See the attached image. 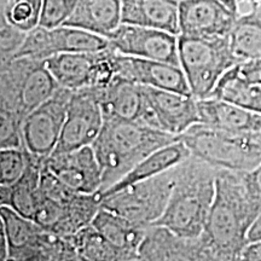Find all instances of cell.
<instances>
[{"instance_id": "1", "label": "cell", "mask_w": 261, "mask_h": 261, "mask_svg": "<svg viewBox=\"0 0 261 261\" xmlns=\"http://www.w3.org/2000/svg\"><path fill=\"white\" fill-rule=\"evenodd\" d=\"M259 213L248 195L242 172L219 169L213 204L200 236L207 260H241L248 246V231Z\"/></svg>"}, {"instance_id": "2", "label": "cell", "mask_w": 261, "mask_h": 261, "mask_svg": "<svg viewBox=\"0 0 261 261\" xmlns=\"http://www.w3.org/2000/svg\"><path fill=\"white\" fill-rule=\"evenodd\" d=\"M180 139L138 121L104 117L92 148L102 169V189L108 190L155 150Z\"/></svg>"}, {"instance_id": "3", "label": "cell", "mask_w": 261, "mask_h": 261, "mask_svg": "<svg viewBox=\"0 0 261 261\" xmlns=\"http://www.w3.org/2000/svg\"><path fill=\"white\" fill-rule=\"evenodd\" d=\"M218 171L194 155L175 166L168 204L152 225H161L184 237H200L214 201Z\"/></svg>"}, {"instance_id": "4", "label": "cell", "mask_w": 261, "mask_h": 261, "mask_svg": "<svg viewBox=\"0 0 261 261\" xmlns=\"http://www.w3.org/2000/svg\"><path fill=\"white\" fill-rule=\"evenodd\" d=\"M191 155L218 169L252 171L261 163V138L195 123L180 136Z\"/></svg>"}, {"instance_id": "5", "label": "cell", "mask_w": 261, "mask_h": 261, "mask_svg": "<svg viewBox=\"0 0 261 261\" xmlns=\"http://www.w3.org/2000/svg\"><path fill=\"white\" fill-rule=\"evenodd\" d=\"M58 87L45 61L17 57L0 64V110L14 113L23 121Z\"/></svg>"}, {"instance_id": "6", "label": "cell", "mask_w": 261, "mask_h": 261, "mask_svg": "<svg viewBox=\"0 0 261 261\" xmlns=\"http://www.w3.org/2000/svg\"><path fill=\"white\" fill-rule=\"evenodd\" d=\"M180 67L197 99L208 98L221 76L240 63L230 46L228 37H189L178 35Z\"/></svg>"}, {"instance_id": "7", "label": "cell", "mask_w": 261, "mask_h": 261, "mask_svg": "<svg viewBox=\"0 0 261 261\" xmlns=\"http://www.w3.org/2000/svg\"><path fill=\"white\" fill-rule=\"evenodd\" d=\"M174 167L156 177L137 181L103 197L102 207L143 227L156 223L165 213L173 187Z\"/></svg>"}, {"instance_id": "8", "label": "cell", "mask_w": 261, "mask_h": 261, "mask_svg": "<svg viewBox=\"0 0 261 261\" xmlns=\"http://www.w3.org/2000/svg\"><path fill=\"white\" fill-rule=\"evenodd\" d=\"M73 90L60 86L52 96L25 116L23 146L32 154L46 159L60 142Z\"/></svg>"}, {"instance_id": "9", "label": "cell", "mask_w": 261, "mask_h": 261, "mask_svg": "<svg viewBox=\"0 0 261 261\" xmlns=\"http://www.w3.org/2000/svg\"><path fill=\"white\" fill-rule=\"evenodd\" d=\"M103 122L99 90L94 87L74 90L68 103L60 142L52 154L92 145L102 129Z\"/></svg>"}, {"instance_id": "10", "label": "cell", "mask_w": 261, "mask_h": 261, "mask_svg": "<svg viewBox=\"0 0 261 261\" xmlns=\"http://www.w3.org/2000/svg\"><path fill=\"white\" fill-rule=\"evenodd\" d=\"M146 103L140 122L175 136L200 122L198 99L192 94L144 86Z\"/></svg>"}, {"instance_id": "11", "label": "cell", "mask_w": 261, "mask_h": 261, "mask_svg": "<svg viewBox=\"0 0 261 261\" xmlns=\"http://www.w3.org/2000/svg\"><path fill=\"white\" fill-rule=\"evenodd\" d=\"M108 40L110 48L119 54L180 65L178 35L169 32L121 23Z\"/></svg>"}, {"instance_id": "12", "label": "cell", "mask_w": 261, "mask_h": 261, "mask_svg": "<svg viewBox=\"0 0 261 261\" xmlns=\"http://www.w3.org/2000/svg\"><path fill=\"white\" fill-rule=\"evenodd\" d=\"M45 166L75 192H100L102 169L92 145L61 154H51L45 159Z\"/></svg>"}, {"instance_id": "13", "label": "cell", "mask_w": 261, "mask_h": 261, "mask_svg": "<svg viewBox=\"0 0 261 261\" xmlns=\"http://www.w3.org/2000/svg\"><path fill=\"white\" fill-rule=\"evenodd\" d=\"M238 16L219 0H180V34L189 37H228Z\"/></svg>"}, {"instance_id": "14", "label": "cell", "mask_w": 261, "mask_h": 261, "mask_svg": "<svg viewBox=\"0 0 261 261\" xmlns=\"http://www.w3.org/2000/svg\"><path fill=\"white\" fill-rule=\"evenodd\" d=\"M116 67L120 76L136 81L143 86L191 94L190 86L180 65L116 52Z\"/></svg>"}, {"instance_id": "15", "label": "cell", "mask_w": 261, "mask_h": 261, "mask_svg": "<svg viewBox=\"0 0 261 261\" xmlns=\"http://www.w3.org/2000/svg\"><path fill=\"white\" fill-rule=\"evenodd\" d=\"M139 260H207L200 237L190 238L150 225L138 248Z\"/></svg>"}, {"instance_id": "16", "label": "cell", "mask_w": 261, "mask_h": 261, "mask_svg": "<svg viewBox=\"0 0 261 261\" xmlns=\"http://www.w3.org/2000/svg\"><path fill=\"white\" fill-rule=\"evenodd\" d=\"M197 107L200 123L261 138V114L212 97L198 99Z\"/></svg>"}, {"instance_id": "17", "label": "cell", "mask_w": 261, "mask_h": 261, "mask_svg": "<svg viewBox=\"0 0 261 261\" xmlns=\"http://www.w3.org/2000/svg\"><path fill=\"white\" fill-rule=\"evenodd\" d=\"M121 23L180 34V0H121Z\"/></svg>"}, {"instance_id": "18", "label": "cell", "mask_w": 261, "mask_h": 261, "mask_svg": "<svg viewBox=\"0 0 261 261\" xmlns=\"http://www.w3.org/2000/svg\"><path fill=\"white\" fill-rule=\"evenodd\" d=\"M23 174L14 184L0 185V205H8L22 217L33 219L40 195V179L44 158L29 152Z\"/></svg>"}, {"instance_id": "19", "label": "cell", "mask_w": 261, "mask_h": 261, "mask_svg": "<svg viewBox=\"0 0 261 261\" xmlns=\"http://www.w3.org/2000/svg\"><path fill=\"white\" fill-rule=\"evenodd\" d=\"M104 117L138 121L142 120L146 103L143 85L117 75L106 89L99 90Z\"/></svg>"}, {"instance_id": "20", "label": "cell", "mask_w": 261, "mask_h": 261, "mask_svg": "<svg viewBox=\"0 0 261 261\" xmlns=\"http://www.w3.org/2000/svg\"><path fill=\"white\" fill-rule=\"evenodd\" d=\"M99 55L100 51L57 54L45 62L58 85L74 91L93 86Z\"/></svg>"}, {"instance_id": "21", "label": "cell", "mask_w": 261, "mask_h": 261, "mask_svg": "<svg viewBox=\"0 0 261 261\" xmlns=\"http://www.w3.org/2000/svg\"><path fill=\"white\" fill-rule=\"evenodd\" d=\"M190 156L191 151L185 145V143L181 139L175 140L171 144L162 146V148L151 152L149 156H146L144 160H142L138 165L130 169L121 180L117 181L115 185H113L108 190L100 192V195H102V197H106L107 195L128 187L130 184H135L137 181L156 177V175L175 167Z\"/></svg>"}, {"instance_id": "22", "label": "cell", "mask_w": 261, "mask_h": 261, "mask_svg": "<svg viewBox=\"0 0 261 261\" xmlns=\"http://www.w3.org/2000/svg\"><path fill=\"white\" fill-rule=\"evenodd\" d=\"M121 0H77L76 8L65 25L86 29L108 38L121 24Z\"/></svg>"}, {"instance_id": "23", "label": "cell", "mask_w": 261, "mask_h": 261, "mask_svg": "<svg viewBox=\"0 0 261 261\" xmlns=\"http://www.w3.org/2000/svg\"><path fill=\"white\" fill-rule=\"evenodd\" d=\"M0 224L4 227L9 244V260L33 261L42 227L33 219L22 217L8 205H2Z\"/></svg>"}, {"instance_id": "24", "label": "cell", "mask_w": 261, "mask_h": 261, "mask_svg": "<svg viewBox=\"0 0 261 261\" xmlns=\"http://www.w3.org/2000/svg\"><path fill=\"white\" fill-rule=\"evenodd\" d=\"M92 226L108 241L120 249L138 255V248L148 227L139 226L122 215L100 207L92 221Z\"/></svg>"}, {"instance_id": "25", "label": "cell", "mask_w": 261, "mask_h": 261, "mask_svg": "<svg viewBox=\"0 0 261 261\" xmlns=\"http://www.w3.org/2000/svg\"><path fill=\"white\" fill-rule=\"evenodd\" d=\"M210 97L261 114V85L244 79L238 71L237 64L221 76Z\"/></svg>"}, {"instance_id": "26", "label": "cell", "mask_w": 261, "mask_h": 261, "mask_svg": "<svg viewBox=\"0 0 261 261\" xmlns=\"http://www.w3.org/2000/svg\"><path fill=\"white\" fill-rule=\"evenodd\" d=\"M228 40L240 63L261 58V12L253 10L249 14L238 16Z\"/></svg>"}, {"instance_id": "27", "label": "cell", "mask_w": 261, "mask_h": 261, "mask_svg": "<svg viewBox=\"0 0 261 261\" xmlns=\"http://www.w3.org/2000/svg\"><path fill=\"white\" fill-rule=\"evenodd\" d=\"M75 246H76L79 261H136L139 257L130 254L126 250L120 249L119 247L108 241L102 233H99L92 226L81 228L74 233Z\"/></svg>"}, {"instance_id": "28", "label": "cell", "mask_w": 261, "mask_h": 261, "mask_svg": "<svg viewBox=\"0 0 261 261\" xmlns=\"http://www.w3.org/2000/svg\"><path fill=\"white\" fill-rule=\"evenodd\" d=\"M51 41L54 55L98 52L110 47L108 38L86 29L65 24L51 29Z\"/></svg>"}, {"instance_id": "29", "label": "cell", "mask_w": 261, "mask_h": 261, "mask_svg": "<svg viewBox=\"0 0 261 261\" xmlns=\"http://www.w3.org/2000/svg\"><path fill=\"white\" fill-rule=\"evenodd\" d=\"M42 0H0V17L24 32L39 24Z\"/></svg>"}, {"instance_id": "30", "label": "cell", "mask_w": 261, "mask_h": 261, "mask_svg": "<svg viewBox=\"0 0 261 261\" xmlns=\"http://www.w3.org/2000/svg\"><path fill=\"white\" fill-rule=\"evenodd\" d=\"M54 56L51 41V29L37 25L27 33L23 44L16 52L14 58L17 57H31L35 60L46 61L47 58ZM12 60V58H11Z\"/></svg>"}, {"instance_id": "31", "label": "cell", "mask_w": 261, "mask_h": 261, "mask_svg": "<svg viewBox=\"0 0 261 261\" xmlns=\"http://www.w3.org/2000/svg\"><path fill=\"white\" fill-rule=\"evenodd\" d=\"M27 166L25 148L0 150V185L14 184L23 174Z\"/></svg>"}, {"instance_id": "32", "label": "cell", "mask_w": 261, "mask_h": 261, "mask_svg": "<svg viewBox=\"0 0 261 261\" xmlns=\"http://www.w3.org/2000/svg\"><path fill=\"white\" fill-rule=\"evenodd\" d=\"M76 4L77 0H42L39 25L54 29L65 24Z\"/></svg>"}, {"instance_id": "33", "label": "cell", "mask_w": 261, "mask_h": 261, "mask_svg": "<svg viewBox=\"0 0 261 261\" xmlns=\"http://www.w3.org/2000/svg\"><path fill=\"white\" fill-rule=\"evenodd\" d=\"M23 120L16 114L0 110V149L23 148Z\"/></svg>"}, {"instance_id": "34", "label": "cell", "mask_w": 261, "mask_h": 261, "mask_svg": "<svg viewBox=\"0 0 261 261\" xmlns=\"http://www.w3.org/2000/svg\"><path fill=\"white\" fill-rule=\"evenodd\" d=\"M27 33L22 31L4 17H0V61L2 63L14 58L16 52L23 44Z\"/></svg>"}, {"instance_id": "35", "label": "cell", "mask_w": 261, "mask_h": 261, "mask_svg": "<svg viewBox=\"0 0 261 261\" xmlns=\"http://www.w3.org/2000/svg\"><path fill=\"white\" fill-rule=\"evenodd\" d=\"M243 181L250 200L261 212V163L252 171L242 172Z\"/></svg>"}, {"instance_id": "36", "label": "cell", "mask_w": 261, "mask_h": 261, "mask_svg": "<svg viewBox=\"0 0 261 261\" xmlns=\"http://www.w3.org/2000/svg\"><path fill=\"white\" fill-rule=\"evenodd\" d=\"M237 68L244 79L261 85V58L241 62L237 64Z\"/></svg>"}, {"instance_id": "37", "label": "cell", "mask_w": 261, "mask_h": 261, "mask_svg": "<svg viewBox=\"0 0 261 261\" xmlns=\"http://www.w3.org/2000/svg\"><path fill=\"white\" fill-rule=\"evenodd\" d=\"M241 260L261 261V241H256V242L248 244L242 252Z\"/></svg>"}, {"instance_id": "38", "label": "cell", "mask_w": 261, "mask_h": 261, "mask_svg": "<svg viewBox=\"0 0 261 261\" xmlns=\"http://www.w3.org/2000/svg\"><path fill=\"white\" fill-rule=\"evenodd\" d=\"M247 238H248V244L252 242H256V241H261V212L255 218V220L253 221L252 226L249 227Z\"/></svg>"}, {"instance_id": "39", "label": "cell", "mask_w": 261, "mask_h": 261, "mask_svg": "<svg viewBox=\"0 0 261 261\" xmlns=\"http://www.w3.org/2000/svg\"><path fill=\"white\" fill-rule=\"evenodd\" d=\"M0 260L9 261V244L4 227L0 224Z\"/></svg>"}, {"instance_id": "40", "label": "cell", "mask_w": 261, "mask_h": 261, "mask_svg": "<svg viewBox=\"0 0 261 261\" xmlns=\"http://www.w3.org/2000/svg\"><path fill=\"white\" fill-rule=\"evenodd\" d=\"M257 0H238V16L252 12Z\"/></svg>"}, {"instance_id": "41", "label": "cell", "mask_w": 261, "mask_h": 261, "mask_svg": "<svg viewBox=\"0 0 261 261\" xmlns=\"http://www.w3.org/2000/svg\"><path fill=\"white\" fill-rule=\"evenodd\" d=\"M219 2L223 3L226 8L230 9L231 11L238 16V0H219Z\"/></svg>"}, {"instance_id": "42", "label": "cell", "mask_w": 261, "mask_h": 261, "mask_svg": "<svg viewBox=\"0 0 261 261\" xmlns=\"http://www.w3.org/2000/svg\"><path fill=\"white\" fill-rule=\"evenodd\" d=\"M254 10H257V11L261 12V0H257L256 4H255V8H254Z\"/></svg>"}]
</instances>
